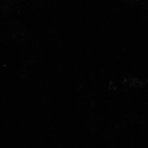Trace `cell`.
I'll use <instances>...</instances> for the list:
<instances>
[]
</instances>
